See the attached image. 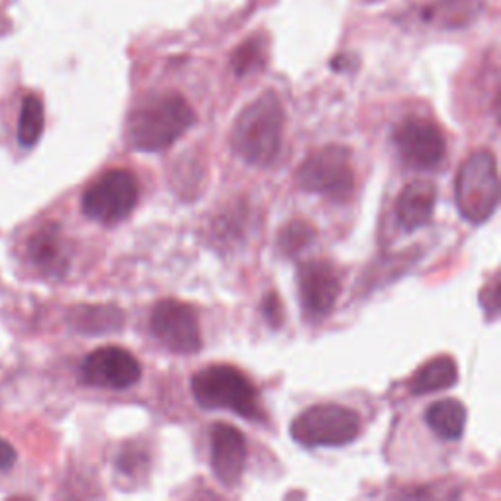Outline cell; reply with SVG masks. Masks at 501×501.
Listing matches in <instances>:
<instances>
[{
  "mask_svg": "<svg viewBox=\"0 0 501 501\" xmlns=\"http://www.w3.org/2000/svg\"><path fill=\"white\" fill-rule=\"evenodd\" d=\"M284 133V108L277 93H262L233 123L231 147L247 165L269 167L279 157Z\"/></svg>",
  "mask_w": 501,
  "mask_h": 501,
  "instance_id": "cell-1",
  "label": "cell"
},
{
  "mask_svg": "<svg viewBox=\"0 0 501 501\" xmlns=\"http://www.w3.org/2000/svg\"><path fill=\"white\" fill-rule=\"evenodd\" d=\"M194 122L196 114L184 96L157 94L133 108L128 118V142L137 152L157 153L171 147Z\"/></svg>",
  "mask_w": 501,
  "mask_h": 501,
  "instance_id": "cell-2",
  "label": "cell"
},
{
  "mask_svg": "<svg viewBox=\"0 0 501 501\" xmlns=\"http://www.w3.org/2000/svg\"><path fill=\"white\" fill-rule=\"evenodd\" d=\"M192 396L204 409H228L245 419L260 421L262 409L257 388L230 365H211L192 376Z\"/></svg>",
  "mask_w": 501,
  "mask_h": 501,
  "instance_id": "cell-3",
  "label": "cell"
},
{
  "mask_svg": "<svg viewBox=\"0 0 501 501\" xmlns=\"http://www.w3.org/2000/svg\"><path fill=\"white\" fill-rule=\"evenodd\" d=\"M455 200L462 218L470 223H484L494 216L499 204V177L492 152L480 149L462 162Z\"/></svg>",
  "mask_w": 501,
  "mask_h": 501,
  "instance_id": "cell-4",
  "label": "cell"
},
{
  "mask_svg": "<svg viewBox=\"0 0 501 501\" xmlns=\"http://www.w3.org/2000/svg\"><path fill=\"white\" fill-rule=\"evenodd\" d=\"M296 182L306 192L345 202L355 191L350 152L343 145H328L311 153L296 171Z\"/></svg>",
  "mask_w": 501,
  "mask_h": 501,
  "instance_id": "cell-5",
  "label": "cell"
},
{
  "mask_svg": "<svg viewBox=\"0 0 501 501\" xmlns=\"http://www.w3.org/2000/svg\"><path fill=\"white\" fill-rule=\"evenodd\" d=\"M359 433V413L337 404L311 406L290 425L292 438L306 448L343 447L353 443Z\"/></svg>",
  "mask_w": 501,
  "mask_h": 501,
  "instance_id": "cell-6",
  "label": "cell"
},
{
  "mask_svg": "<svg viewBox=\"0 0 501 501\" xmlns=\"http://www.w3.org/2000/svg\"><path fill=\"white\" fill-rule=\"evenodd\" d=\"M137 200H140V182L130 171H106L86 188L83 194V211L91 220L103 225H116L128 218Z\"/></svg>",
  "mask_w": 501,
  "mask_h": 501,
  "instance_id": "cell-7",
  "label": "cell"
},
{
  "mask_svg": "<svg viewBox=\"0 0 501 501\" xmlns=\"http://www.w3.org/2000/svg\"><path fill=\"white\" fill-rule=\"evenodd\" d=\"M152 331L161 345L177 355H194L202 349V335H200V323L191 306L179 300H161L153 308Z\"/></svg>",
  "mask_w": 501,
  "mask_h": 501,
  "instance_id": "cell-8",
  "label": "cell"
},
{
  "mask_svg": "<svg viewBox=\"0 0 501 501\" xmlns=\"http://www.w3.org/2000/svg\"><path fill=\"white\" fill-rule=\"evenodd\" d=\"M394 143L409 169L429 171L443 162L447 143L441 130L429 120L408 118L394 130Z\"/></svg>",
  "mask_w": 501,
  "mask_h": 501,
  "instance_id": "cell-9",
  "label": "cell"
},
{
  "mask_svg": "<svg viewBox=\"0 0 501 501\" xmlns=\"http://www.w3.org/2000/svg\"><path fill=\"white\" fill-rule=\"evenodd\" d=\"M298 292L306 319L318 323L337 304L341 292L339 274L328 260H308L298 270Z\"/></svg>",
  "mask_w": 501,
  "mask_h": 501,
  "instance_id": "cell-10",
  "label": "cell"
},
{
  "mask_svg": "<svg viewBox=\"0 0 501 501\" xmlns=\"http://www.w3.org/2000/svg\"><path fill=\"white\" fill-rule=\"evenodd\" d=\"M81 378L89 386L108 390H128L142 378L137 359L122 347H103L86 355L81 367Z\"/></svg>",
  "mask_w": 501,
  "mask_h": 501,
  "instance_id": "cell-11",
  "label": "cell"
},
{
  "mask_svg": "<svg viewBox=\"0 0 501 501\" xmlns=\"http://www.w3.org/2000/svg\"><path fill=\"white\" fill-rule=\"evenodd\" d=\"M247 465V443L243 433L228 423L211 429V470L225 487L240 484Z\"/></svg>",
  "mask_w": 501,
  "mask_h": 501,
  "instance_id": "cell-12",
  "label": "cell"
},
{
  "mask_svg": "<svg viewBox=\"0 0 501 501\" xmlns=\"http://www.w3.org/2000/svg\"><path fill=\"white\" fill-rule=\"evenodd\" d=\"M28 259L47 279H61L69 269V247L59 225L47 223L28 240Z\"/></svg>",
  "mask_w": 501,
  "mask_h": 501,
  "instance_id": "cell-13",
  "label": "cell"
},
{
  "mask_svg": "<svg viewBox=\"0 0 501 501\" xmlns=\"http://www.w3.org/2000/svg\"><path fill=\"white\" fill-rule=\"evenodd\" d=\"M437 204V188L429 181L409 182L398 198L396 216L406 231H416L427 225Z\"/></svg>",
  "mask_w": 501,
  "mask_h": 501,
  "instance_id": "cell-14",
  "label": "cell"
},
{
  "mask_svg": "<svg viewBox=\"0 0 501 501\" xmlns=\"http://www.w3.org/2000/svg\"><path fill=\"white\" fill-rule=\"evenodd\" d=\"M484 12V0H435L421 12L423 22L445 30L467 28Z\"/></svg>",
  "mask_w": 501,
  "mask_h": 501,
  "instance_id": "cell-15",
  "label": "cell"
},
{
  "mask_svg": "<svg viewBox=\"0 0 501 501\" xmlns=\"http://www.w3.org/2000/svg\"><path fill=\"white\" fill-rule=\"evenodd\" d=\"M468 413L467 408L458 399L447 398L435 402L427 413H425V423L429 425V429L438 435L445 441H457L462 437L467 427Z\"/></svg>",
  "mask_w": 501,
  "mask_h": 501,
  "instance_id": "cell-16",
  "label": "cell"
},
{
  "mask_svg": "<svg viewBox=\"0 0 501 501\" xmlns=\"http://www.w3.org/2000/svg\"><path fill=\"white\" fill-rule=\"evenodd\" d=\"M123 321V311L116 306H79L71 311V325L83 335L116 333Z\"/></svg>",
  "mask_w": 501,
  "mask_h": 501,
  "instance_id": "cell-17",
  "label": "cell"
},
{
  "mask_svg": "<svg viewBox=\"0 0 501 501\" xmlns=\"http://www.w3.org/2000/svg\"><path fill=\"white\" fill-rule=\"evenodd\" d=\"M458 380V367L450 357H437L421 367L409 382V392L413 396L435 394L448 390Z\"/></svg>",
  "mask_w": 501,
  "mask_h": 501,
  "instance_id": "cell-18",
  "label": "cell"
},
{
  "mask_svg": "<svg viewBox=\"0 0 501 501\" xmlns=\"http://www.w3.org/2000/svg\"><path fill=\"white\" fill-rule=\"evenodd\" d=\"M44 103L40 96L28 94L24 98L18 120V143L22 147H34L44 133Z\"/></svg>",
  "mask_w": 501,
  "mask_h": 501,
  "instance_id": "cell-19",
  "label": "cell"
},
{
  "mask_svg": "<svg viewBox=\"0 0 501 501\" xmlns=\"http://www.w3.org/2000/svg\"><path fill=\"white\" fill-rule=\"evenodd\" d=\"M267 63V44L262 37H249L231 55V69L237 77L257 73Z\"/></svg>",
  "mask_w": 501,
  "mask_h": 501,
  "instance_id": "cell-20",
  "label": "cell"
},
{
  "mask_svg": "<svg viewBox=\"0 0 501 501\" xmlns=\"http://www.w3.org/2000/svg\"><path fill=\"white\" fill-rule=\"evenodd\" d=\"M313 240H316V228L304 220H294L280 231L279 247L286 257H296L309 247Z\"/></svg>",
  "mask_w": 501,
  "mask_h": 501,
  "instance_id": "cell-21",
  "label": "cell"
},
{
  "mask_svg": "<svg viewBox=\"0 0 501 501\" xmlns=\"http://www.w3.org/2000/svg\"><path fill=\"white\" fill-rule=\"evenodd\" d=\"M262 313H265V319L272 325V328H279L282 321V304L277 294L265 296V302H262Z\"/></svg>",
  "mask_w": 501,
  "mask_h": 501,
  "instance_id": "cell-22",
  "label": "cell"
},
{
  "mask_svg": "<svg viewBox=\"0 0 501 501\" xmlns=\"http://www.w3.org/2000/svg\"><path fill=\"white\" fill-rule=\"evenodd\" d=\"M16 460H18L16 448L12 447L8 441H5V438H0V472L10 470L16 465Z\"/></svg>",
  "mask_w": 501,
  "mask_h": 501,
  "instance_id": "cell-23",
  "label": "cell"
}]
</instances>
